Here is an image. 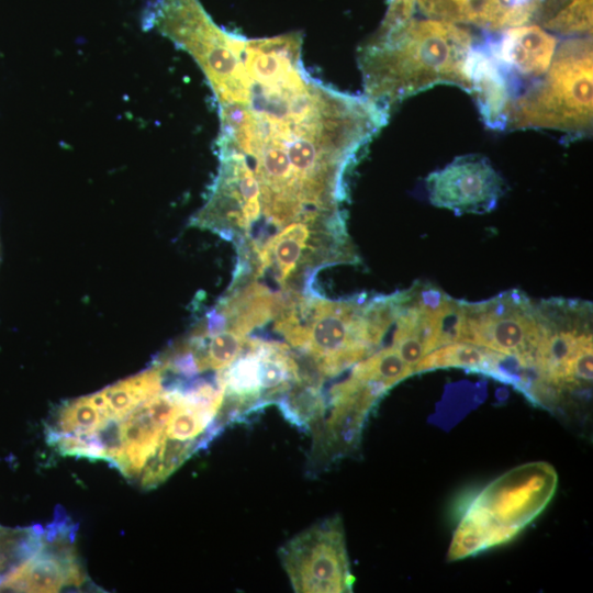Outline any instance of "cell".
<instances>
[{"mask_svg": "<svg viewBox=\"0 0 593 593\" xmlns=\"http://www.w3.org/2000/svg\"><path fill=\"white\" fill-rule=\"evenodd\" d=\"M279 558L298 593L351 592V573L342 518L333 516L302 530L280 549Z\"/></svg>", "mask_w": 593, "mask_h": 593, "instance_id": "obj_8", "label": "cell"}, {"mask_svg": "<svg viewBox=\"0 0 593 593\" xmlns=\"http://www.w3.org/2000/svg\"><path fill=\"white\" fill-rule=\"evenodd\" d=\"M323 381L302 362L300 378L276 403L284 418L301 430L313 433L325 417L327 400L323 393Z\"/></svg>", "mask_w": 593, "mask_h": 593, "instance_id": "obj_17", "label": "cell"}, {"mask_svg": "<svg viewBox=\"0 0 593 593\" xmlns=\"http://www.w3.org/2000/svg\"><path fill=\"white\" fill-rule=\"evenodd\" d=\"M384 384L365 379L350 371L335 384L328 395V414L313 434L309 468L312 472L355 451L369 414L389 391Z\"/></svg>", "mask_w": 593, "mask_h": 593, "instance_id": "obj_10", "label": "cell"}, {"mask_svg": "<svg viewBox=\"0 0 593 593\" xmlns=\"http://www.w3.org/2000/svg\"><path fill=\"white\" fill-rule=\"evenodd\" d=\"M507 76L513 94L522 78L537 80L548 70L556 53V37L539 25H521L504 30L499 40L486 44Z\"/></svg>", "mask_w": 593, "mask_h": 593, "instance_id": "obj_13", "label": "cell"}, {"mask_svg": "<svg viewBox=\"0 0 593 593\" xmlns=\"http://www.w3.org/2000/svg\"><path fill=\"white\" fill-rule=\"evenodd\" d=\"M540 336L536 301L521 290H508L475 303L460 300L454 342L510 356L530 373Z\"/></svg>", "mask_w": 593, "mask_h": 593, "instance_id": "obj_7", "label": "cell"}, {"mask_svg": "<svg viewBox=\"0 0 593 593\" xmlns=\"http://www.w3.org/2000/svg\"><path fill=\"white\" fill-rule=\"evenodd\" d=\"M79 559L76 528L66 516L42 527L32 552L0 583V590L60 592L90 589Z\"/></svg>", "mask_w": 593, "mask_h": 593, "instance_id": "obj_11", "label": "cell"}, {"mask_svg": "<svg viewBox=\"0 0 593 593\" xmlns=\"http://www.w3.org/2000/svg\"><path fill=\"white\" fill-rule=\"evenodd\" d=\"M470 0H415L422 12L429 19L451 23H463Z\"/></svg>", "mask_w": 593, "mask_h": 593, "instance_id": "obj_20", "label": "cell"}, {"mask_svg": "<svg viewBox=\"0 0 593 593\" xmlns=\"http://www.w3.org/2000/svg\"><path fill=\"white\" fill-rule=\"evenodd\" d=\"M425 182L433 205L458 214L490 212L506 189L500 174L480 155L457 157Z\"/></svg>", "mask_w": 593, "mask_h": 593, "instance_id": "obj_12", "label": "cell"}, {"mask_svg": "<svg viewBox=\"0 0 593 593\" xmlns=\"http://www.w3.org/2000/svg\"><path fill=\"white\" fill-rule=\"evenodd\" d=\"M273 328L323 379L374 353L395 320L394 294L331 301L296 294L276 315Z\"/></svg>", "mask_w": 593, "mask_h": 593, "instance_id": "obj_3", "label": "cell"}, {"mask_svg": "<svg viewBox=\"0 0 593 593\" xmlns=\"http://www.w3.org/2000/svg\"><path fill=\"white\" fill-rule=\"evenodd\" d=\"M544 26L563 35H591L592 0H567Z\"/></svg>", "mask_w": 593, "mask_h": 593, "instance_id": "obj_19", "label": "cell"}, {"mask_svg": "<svg viewBox=\"0 0 593 593\" xmlns=\"http://www.w3.org/2000/svg\"><path fill=\"white\" fill-rule=\"evenodd\" d=\"M395 331L392 346L414 372L418 361L455 339L460 300L429 282H415L394 294Z\"/></svg>", "mask_w": 593, "mask_h": 593, "instance_id": "obj_9", "label": "cell"}, {"mask_svg": "<svg viewBox=\"0 0 593 593\" xmlns=\"http://www.w3.org/2000/svg\"><path fill=\"white\" fill-rule=\"evenodd\" d=\"M238 48V93L217 103V158L255 184L258 230L275 234L295 222L342 221L345 175L388 113L366 96L313 78L299 32L245 37Z\"/></svg>", "mask_w": 593, "mask_h": 593, "instance_id": "obj_1", "label": "cell"}, {"mask_svg": "<svg viewBox=\"0 0 593 593\" xmlns=\"http://www.w3.org/2000/svg\"><path fill=\"white\" fill-rule=\"evenodd\" d=\"M460 368L495 378L516 387L519 365L516 359L465 342L444 344L424 356L414 374L435 369Z\"/></svg>", "mask_w": 593, "mask_h": 593, "instance_id": "obj_15", "label": "cell"}, {"mask_svg": "<svg viewBox=\"0 0 593 593\" xmlns=\"http://www.w3.org/2000/svg\"><path fill=\"white\" fill-rule=\"evenodd\" d=\"M471 92L486 126L504 130L514 94L507 76L486 45L474 46L469 59Z\"/></svg>", "mask_w": 593, "mask_h": 593, "instance_id": "obj_14", "label": "cell"}, {"mask_svg": "<svg viewBox=\"0 0 593 593\" xmlns=\"http://www.w3.org/2000/svg\"><path fill=\"white\" fill-rule=\"evenodd\" d=\"M541 326L525 394L551 405L592 384V304L577 299L536 301Z\"/></svg>", "mask_w": 593, "mask_h": 593, "instance_id": "obj_6", "label": "cell"}, {"mask_svg": "<svg viewBox=\"0 0 593 593\" xmlns=\"http://www.w3.org/2000/svg\"><path fill=\"white\" fill-rule=\"evenodd\" d=\"M472 34L456 23L410 19L376 33L359 53L366 97L387 113L394 104L435 85L471 92L469 59Z\"/></svg>", "mask_w": 593, "mask_h": 593, "instance_id": "obj_2", "label": "cell"}, {"mask_svg": "<svg viewBox=\"0 0 593 593\" xmlns=\"http://www.w3.org/2000/svg\"><path fill=\"white\" fill-rule=\"evenodd\" d=\"M567 0H470L463 23H472L488 31H504L535 20L542 24Z\"/></svg>", "mask_w": 593, "mask_h": 593, "instance_id": "obj_16", "label": "cell"}, {"mask_svg": "<svg viewBox=\"0 0 593 593\" xmlns=\"http://www.w3.org/2000/svg\"><path fill=\"white\" fill-rule=\"evenodd\" d=\"M41 529L0 526V583L32 552Z\"/></svg>", "mask_w": 593, "mask_h": 593, "instance_id": "obj_18", "label": "cell"}, {"mask_svg": "<svg viewBox=\"0 0 593 593\" xmlns=\"http://www.w3.org/2000/svg\"><path fill=\"white\" fill-rule=\"evenodd\" d=\"M593 56L589 35L559 44L546 74L511 103L506 127L551 128L581 137L592 128Z\"/></svg>", "mask_w": 593, "mask_h": 593, "instance_id": "obj_5", "label": "cell"}, {"mask_svg": "<svg viewBox=\"0 0 593 593\" xmlns=\"http://www.w3.org/2000/svg\"><path fill=\"white\" fill-rule=\"evenodd\" d=\"M557 486L558 474L545 461L524 463L497 477L465 511L448 549V561L512 541L545 511Z\"/></svg>", "mask_w": 593, "mask_h": 593, "instance_id": "obj_4", "label": "cell"}]
</instances>
